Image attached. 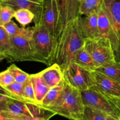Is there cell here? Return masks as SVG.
Wrapping results in <instances>:
<instances>
[{"label":"cell","mask_w":120,"mask_h":120,"mask_svg":"<svg viewBox=\"0 0 120 120\" xmlns=\"http://www.w3.org/2000/svg\"><path fill=\"white\" fill-rule=\"evenodd\" d=\"M106 120H119V119H118V118H115V117H112V116H107Z\"/></svg>","instance_id":"obj_33"},{"label":"cell","mask_w":120,"mask_h":120,"mask_svg":"<svg viewBox=\"0 0 120 120\" xmlns=\"http://www.w3.org/2000/svg\"><path fill=\"white\" fill-rule=\"evenodd\" d=\"M2 26L7 30L9 35L13 37L25 38L30 39L34 32V27L27 29L24 27L20 28L13 21H11Z\"/></svg>","instance_id":"obj_18"},{"label":"cell","mask_w":120,"mask_h":120,"mask_svg":"<svg viewBox=\"0 0 120 120\" xmlns=\"http://www.w3.org/2000/svg\"><path fill=\"white\" fill-rule=\"evenodd\" d=\"M7 69L12 75L15 79V81L16 82L25 83L30 78V75L23 71L15 64L11 65Z\"/></svg>","instance_id":"obj_30"},{"label":"cell","mask_w":120,"mask_h":120,"mask_svg":"<svg viewBox=\"0 0 120 120\" xmlns=\"http://www.w3.org/2000/svg\"><path fill=\"white\" fill-rule=\"evenodd\" d=\"M57 22V8L55 0H43L42 12V25L55 37Z\"/></svg>","instance_id":"obj_13"},{"label":"cell","mask_w":120,"mask_h":120,"mask_svg":"<svg viewBox=\"0 0 120 120\" xmlns=\"http://www.w3.org/2000/svg\"><path fill=\"white\" fill-rule=\"evenodd\" d=\"M64 86V81L63 80L56 86L50 88V90H49L48 93L45 97L41 105H40L39 106L45 109L47 107L52 105L60 97L63 91Z\"/></svg>","instance_id":"obj_23"},{"label":"cell","mask_w":120,"mask_h":120,"mask_svg":"<svg viewBox=\"0 0 120 120\" xmlns=\"http://www.w3.org/2000/svg\"><path fill=\"white\" fill-rule=\"evenodd\" d=\"M109 115L90 107L85 106L82 120H106Z\"/></svg>","instance_id":"obj_27"},{"label":"cell","mask_w":120,"mask_h":120,"mask_svg":"<svg viewBox=\"0 0 120 120\" xmlns=\"http://www.w3.org/2000/svg\"><path fill=\"white\" fill-rule=\"evenodd\" d=\"M79 23L84 38H96L100 34L97 25V13L79 17Z\"/></svg>","instance_id":"obj_14"},{"label":"cell","mask_w":120,"mask_h":120,"mask_svg":"<svg viewBox=\"0 0 120 120\" xmlns=\"http://www.w3.org/2000/svg\"><path fill=\"white\" fill-rule=\"evenodd\" d=\"M14 82L15 81L14 76L9 72L8 69L2 71L0 73V86L1 87L8 86L14 83Z\"/></svg>","instance_id":"obj_31"},{"label":"cell","mask_w":120,"mask_h":120,"mask_svg":"<svg viewBox=\"0 0 120 120\" xmlns=\"http://www.w3.org/2000/svg\"><path fill=\"white\" fill-rule=\"evenodd\" d=\"M13 7L15 10L18 9H26L30 11L35 15L34 22L35 26L42 24L43 1L38 0H9L4 2H0Z\"/></svg>","instance_id":"obj_12"},{"label":"cell","mask_w":120,"mask_h":120,"mask_svg":"<svg viewBox=\"0 0 120 120\" xmlns=\"http://www.w3.org/2000/svg\"></svg>","instance_id":"obj_37"},{"label":"cell","mask_w":120,"mask_h":120,"mask_svg":"<svg viewBox=\"0 0 120 120\" xmlns=\"http://www.w3.org/2000/svg\"><path fill=\"white\" fill-rule=\"evenodd\" d=\"M25 83L14 82L8 86L1 87V94L10 98L25 102L23 98V87ZM26 103V102H25Z\"/></svg>","instance_id":"obj_19"},{"label":"cell","mask_w":120,"mask_h":120,"mask_svg":"<svg viewBox=\"0 0 120 120\" xmlns=\"http://www.w3.org/2000/svg\"><path fill=\"white\" fill-rule=\"evenodd\" d=\"M118 119H119V120H120V116H119V118H118Z\"/></svg>","instance_id":"obj_36"},{"label":"cell","mask_w":120,"mask_h":120,"mask_svg":"<svg viewBox=\"0 0 120 120\" xmlns=\"http://www.w3.org/2000/svg\"><path fill=\"white\" fill-rule=\"evenodd\" d=\"M84 108L82 91L64 82L63 91L58 99L44 109L71 120H81L83 119Z\"/></svg>","instance_id":"obj_1"},{"label":"cell","mask_w":120,"mask_h":120,"mask_svg":"<svg viewBox=\"0 0 120 120\" xmlns=\"http://www.w3.org/2000/svg\"><path fill=\"white\" fill-rule=\"evenodd\" d=\"M55 1L57 8V22L54 37V56L56 48L65 32L69 26L80 16L79 11L80 0Z\"/></svg>","instance_id":"obj_3"},{"label":"cell","mask_w":120,"mask_h":120,"mask_svg":"<svg viewBox=\"0 0 120 120\" xmlns=\"http://www.w3.org/2000/svg\"><path fill=\"white\" fill-rule=\"evenodd\" d=\"M30 78L34 85L36 104L40 105L50 88L43 82L39 73L30 75Z\"/></svg>","instance_id":"obj_17"},{"label":"cell","mask_w":120,"mask_h":120,"mask_svg":"<svg viewBox=\"0 0 120 120\" xmlns=\"http://www.w3.org/2000/svg\"><path fill=\"white\" fill-rule=\"evenodd\" d=\"M103 0H80V14L85 16L96 14L101 8Z\"/></svg>","instance_id":"obj_20"},{"label":"cell","mask_w":120,"mask_h":120,"mask_svg":"<svg viewBox=\"0 0 120 120\" xmlns=\"http://www.w3.org/2000/svg\"><path fill=\"white\" fill-rule=\"evenodd\" d=\"M97 25L100 36L109 38L111 32L110 22L102 7L97 12Z\"/></svg>","instance_id":"obj_22"},{"label":"cell","mask_w":120,"mask_h":120,"mask_svg":"<svg viewBox=\"0 0 120 120\" xmlns=\"http://www.w3.org/2000/svg\"><path fill=\"white\" fill-rule=\"evenodd\" d=\"M16 10L13 7L0 3V26H3L12 21L14 18Z\"/></svg>","instance_id":"obj_26"},{"label":"cell","mask_w":120,"mask_h":120,"mask_svg":"<svg viewBox=\"0 0 120 120\" xmlns=\"http://www.w3.org/2000/svg\"><path fill=\"white\" fill-rule=\"evenodd\" d=\"M71 62L90 71H96L100 67L99 64L96 63L84 47L74 55Z\"/></svg>","instance_id":"obj_16"},{"label":"cell","mask_w":120,"mask_h":120,"mask_svg":"<svg viewBox=\"0 0 120 120\" xmlns=\"http://www.w3.org/2000/svg\"><path fill=\"white\" fill-rule=\"evenodd\" d=\"M14 18L21 25L25 27L32 21L34 22L35 15L28 9L21 8L16 9Z\"/></svg>","instance_id":"obj_25"},{"label":"cell","mask_w":120,"mask_h":120,"mask_svg":"<svg viewBox=\"0 0 120 120\" xmlns=\"http://www.w3.org/2000/svg\"><path fill=\"white\" fill-rule=\"evenodd\" d=\"M11 36L2 26H0V59H7L11 48Z\"/></svg>","instance_id":"obj_21"},{"label":"cell","mask_w":120,"mask_h":120,"mask_svg":"<svg viewBox=\"0 0 120 120\" xmlns=\"http://www.w3.org/2000/svg\"><path fill=\"white\" fill-rule=\"evenodd\" d=\"M63 72L64 82L80 91L88 90L95 85L92 71L74 62H70L63 69Z\"/></svg>","instance_id":"obj_9"},{"label":"cell","mask_w":120,"mask_h":120,"mask_svg":"<svg viewBox=\"0 0 120 120\" xmlns=\"http://www.w3.org/2000/svg\"><path fill=\"white\" fill-rule=\"evenodd\" d=\"M84 48L100 66L117 61L111 42L107 38L85 39Z\"/></svg>","instance_id":"obj_6"},{"label":"cell","mask_w":120,"mask_h":120,"mask_svg":"<svg viewBox=\"0 0 120 120\" xmlns=\"http://www.w3.org/2000/svg\"><path fill=\"white\" fill-rule=\"evenodd\" d=\"M38 1H42H42H43V0H38Z\"/></svg>","instance_id":"obj_35"},{"label":"cell","mask_w":120,"mask_h":120,"mask_svg":"<svg viewBox=\"0 0 120 120\" xmlns=\"http://www.w3.org/2000/svg\"><path fill=\"white\" fill-rule=\"evenodd\" d=\"M102 8L110 20L111 32L109 39L116 60L120 62V0H103Z\"/></svg>","instance_id":"obj_8"},{"label":"cell","mask_w":120,"mask_h":120,"mask_svg":"<svg viewBox=\"0 0 120 120\" xmlns=\"http://www.w3.org/2000/svg\"><path fill=\"white\" fill-rule=\"evenodd\" d=\"M30 42L38 62L52 65L55 46L53 36L51 32L43 25L35 26Z\"/></svg>","instance_id":"obj_4"},{"label":"cell","mask_w":120,"mask_h":120,"mask_svg":"<svg viewBox=\"0 0 120 120\" xmlns=\"http://www.w3.org/2000/svg\"><path fill=\"white\" fill-rule=\"evenodd\" d=\"M8 1H9V0H0V2H4Z\"/></svg>","instance_id":"obj_34"},{"label":"cell","mask_w":120,"mask_h":120,"mask_svg":"<svg viewBox=\"0 0 120 120\" xmlns=\"http://www.w3.org/2000/svg\"><path fill=\"white\" fill-rule=\"evenodd\" d=\"M0 111H6L17 116H25L30 117H52L55 115L53 112L45 110L39 105L10 98L1 93Z\"/></svg>","instance_id":"obj_5"},{"label":"cell","mask_w":120,"mask_h":120,"mask_svg":"<svg viewBox=\"0 0 120 120\" xmlns=\"http://www.w3.org/2000/svg\"><path fill=\"white\" fill-rule=\"evenodd\" d=\"M11 48L7 59L10 62L34 61L38 62L30 39L11 36Z\"/></svg>","instance_id":"obj_10"},{"label":"cell","mask_w":120,"mask_h":120,"mask_svg":"<svg viewBox=\"0 0 120 120\" xmlns=\"http://www.w3.org/2000/svg\"><path fill=\"white\" fill-rule=\"evenodd\" d=\"M110 97L112 100L113 103H114L116 106L117 107V108L120 112V97H112V96H110Z\"/></svg>","instance_id":"obj_32"},{"label":"cell","mask_w":120,"mask_h":120,"mask_svg":"<svg viewBox=\"0 0 120 120\" xmlns=\"http://www.w3.org/2000/svg\"><path fill=\"white\" fill-rule=\"evenodd\" d=\"M23 94V98L26 103L37 105L36 98H35V90H34V85H33L32 82L30 78V75L29 79L24 84Z\"/></svg>","instance_id":"obj_28"},{"label":"cell","mask_w":120,"mask_h":120,"mask_svg":"<svg viewBox=\"0 0 120 120\" xmlns=\"http://www.w3.org/2000/svg\"><path fill=\"white\" fill-rule=\"evenodd\" d=\"M94 87L112 97H120V83L98 71H92Z\"/></svg>","instance_id":"obj_11"},{"label":"cell","mask_w":120,"mask_h":120,"mask_svg":"<svg viewBox=\"0 0 120 120\" xmlns=\"http://www.w3.org/2000/svg\"><path fill=\"white\" fill-rule=\"evenodd\" d=\"M43 82L50 88L54 87L64 80L63 70L57 63H53L49 68L39 73Z\"/></svg>","instance_id":"obj_15"},{"label":"cell","mask_w":120,"mask_h":120,"mask_svg":"<svg viewBox=\"0 0 120 120\" xmlns=\"http://www.w3.org/2000/svg\"><path fill=\"white\" fill-rule=\"evenodd\" d=\"M85 38L79 23V18L69 26L59 43L53 63H57L64 69L71 62L74 55L84 47Z\"/></svg>","instance_id":"obj_2"},{"label":"cell","mask_w":120,"mask_h":120,"mask_svg":"<svg viewBox=\"0 0 120 120\" xmlns=\"http://www.w3.org/2000/svg\"><path fill=\"white\" fill-rule=\"evenodd\" d=\"M96 71L101 72L120 83V62L118 61L100 66Z\"/></svg>","instance_id":"obj_24"},{"label":"cell","mask_w":120,"mask_h":120,"mask_svg":"<svg viewBox=\"0 0 120 120\" xmlns=\"http://www.w3.org/2000/svg\"><path fill=\"white\" fill-rule=\"evenodd\" d=\"M52 117H30L25 116H16L9 112L0 111V120H49Z\"/></svg>","instance_id":"obj_29"},{"label":"cell","mask_w":120,"mask_h":120,"mask_svg":"<svg viewBox=\"0 0 120 120\" xmlns=\"http://www.w3.org/2000/svg\"><path fill=\"white\" fill-rule=\"evenodd\" d=\"M82 96L85 106L97 109L116 118H119V110L106 94L93 87L82 91Z\"/></svg>","instance_id":"obj_7"}]
</instances>
